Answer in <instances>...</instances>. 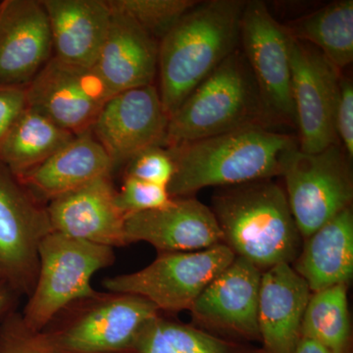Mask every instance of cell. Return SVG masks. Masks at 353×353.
<instances>
[{"label": "cell", "instance_id": "6da1fadb", "mask_svg": "<svg viewBox=\"0 0 353 353\" xmlns=\"http://www.w3.org/2000/svg\"><path fill=\"white\" fill-rule=\"evenodd\" d=\"M245 4L243 0L197 2L160 41L158 92L168 117L236 50Z\"/></svg>", "mask_w": 353, "mask_h": 353}, {"label": "cell", "instance_id": "7a4b0ae2", "mask_svg": "<svg viewBox=\"0 0 353 353\" xmlns=\"http://www.w3.org/2000/svg\"><path fill=\"white\" fill-rule=\"evenodd\" d=\"M299 146L290 134L261 124L167 148L175 163L168 192L192 196L208 187H229L281 175L285 155Z\"/></svg>", "mask_w": 353, "mask_h": 353}, {"label": "cell", "instance_id": "3957f363", "mask_svg": "<svg viewBox=\"0 0 353 353\" xmlns=\"http://www.w3.org/2000/svg\"><path fill=\"white\" fill-rule=\"evenodd\" d=\"M223 243L260 269L296 261L303 239L285 190L272 179L219 188L212 208Z\"/></svg>", "mask_w": 353, "mask_h": 353}, {"label": "cell", "instance_id": "277c9868", "mask_svg": "<svg viewBox=\"0 0 353 353\" xmlns=\"http://www.w3.org/2000/svg\"><path fill=\"white\" fill-rule=\"evenodd\" d=\"M159 313L143 297L95 290L65 306L34 334L54 353H119Z\"/></svg>", "mask_w": 353, "mask_h": 353}, {"label": "cell", "instance_id": "5b68a950", "mask_svg": "<svg viewBox=\"0 0 353 353\" xmlns=\"http://www.w3.org/2000/svg\"><path fill=\"white\" fill-rule=\"evenodd\" d=\"M263 105L245 57L234 51L169 117L164 148L262 124Z\"/></svg>", "mask_w": 353, "mask_h": 353}, {"label": "cell", "instance_id": "8992f818", "mask_svg": "<svg viewBox=\"0 0 353 353\" xmlns=\"http://www.w3.org/2000/svg\"><path fill=\"white\" fill-rule=\"evenodd\" d=\"M115 259L114 248L51 232L39 245L38 278L20 312L25 326L39 333L65 306L94 294V274Z\"/></svg>", "mask_w": 353, "mask_h": 353}, {"label": "cell", "instance_id": "52a82bcc", "mask_svg": "<svg viewBox=\"0 0 353 353\" xmlns=\"http://www.w3.org/2000/svg\"><path fill=\"white\" fill-rule=\"evenodd\" d=\"M352 160L340 143L306 153L299 146L281 167L285 196L303 240L345 209L352 208Z\"/></svg>", "mask_w": 353, "mask_h": 353}, {"label": "cell", "instance_id": "ba28073f", "mask_svg": "<svg viewBox=\"0 0 353 353\" xmlns=\"http://www.w3.org/2000/svg\"><path fill=\"white\" fill-rule=\"evenodd\" d=\"M236 257L224 243L190 252H160L152 264L134 273L108 277V292L143 297L165 314L189 310L199 294Z\"/></svg>", "mask_w": 353, "mask_h": 353}, {"label": "cell", "instance_id": "9c48e42d", "mask_svg": "<svg viewBox=\"0 0 353 353\" xmlns=\"http://www.w3.org/2000/svg\"><path fill=\"white\" fill-rule=\"evenodd\" d=\"M52 232L46 205L0 164V284L29 297L39 273V248Z\"/></svg>", "mask_w": 353, "mask_h": 353}, {"label": "cell", "instance_id": "30bf717a", "mask_svg": "<svg viewBox=\"0 0 353 353\" xmlns=\"http://www.w3.org/2000/svg\"><path fill=\"white\" fill-rule=\"evenodd\" d=\"M240 41L266 117L296 126L290 68L292 38L287 27L273 17L264 2L246 1Z\"/></svg>", "mask_w": 353, "mask_h": 353}, {"label": "cell", "instance_id": "8fae6325", "mask_svg": "<svg viewBox=\"0 0 353 353\" xmlns=\"http://www.w3.org/2000/svg\"><path fill=\"white\" fill-rule=\"evenodd\" d=\"M292 92L303 152H322L339 143L336 112L340 97V70L314 46L292 39Z\"/></svg>", "mask_w": 353, "mask_h": 353}, {"label": "cell", "instance_id": "7c38bea8", "mask_svg": "<svg viewBox=\"0 0 353 353\" xmlns=\"http://www.w3.org/2000/svg\"><path fill=\"white\" fill-rule=\"evenodd\" d=\"M25 90L29 108L75 136L92 129L113 97L94 67L66 63L55 57Z\"/></svg>", "mask_w": 353, "mask_h": 353}, {"label": "cell", "instance_id": "4fadbf2b", "mask_svg": "<svg viewBox=\"0 0 353 353\" xmlns=\"http://www.w3.org/2000/svg\"><path fill=\"white\" fill-rule=\"evenodd\" d=\"M262 272L236 256L199 294L190 309L192 325L240 343H260L259 305Z\"/></svg>", "mask_w": 353, "mask_h": 353}, {"label": "cell", "instance_id": "5bb4252c", "mask_svg": "<svg viewBox=\"0 0 353 353\" xmlns=\"http://www.w3.org/2000/svg\"><path fill=\"white\" fill-rule=\"evenodd\" d=\"M168 121L159 92L150 85L114 94L90 131L116 167L148 148H164Z\"/></svg>", "mask_w": 353, "mask_h": 353}, {"label": "cell", "instance_id": "9a60e30c", "mask_svg": "<svg viewBox=\"0 0 353 353\" xmlns=\"http://www.w3.org/2000/svg\"><path fill=\"white\" fill-rule=\"evenodd\" d=\"M128 245L145 241L160 252H190L223 243L210 208L192 196L175 197L163 208L132 213L125 220Z\"/></svg>", "mask_w": 353, "mask_h": 353}, {"label": "cell", "instance_id": "2e32d148", "mask_svg": "<svg viewBox=\"0 0 353 353\" xmlns=\"http://www.w3.org/2000/svg\"><path fill=\"white\" fill-rule=\"evenodd\" d=\"M52 50L41 1L0 2V85L26 87L50 61Z\"/></svg>", "mask_w": 353, "mask_h": 353}, {"label": "cell", "instance_id": "e0dca14e", "mask_svg": "<svg viewBox=\"0 0 353 353\" xmlns=\"http://www.w3.org/2000/svg\"><path fill=\"white\" fill-rule=\"evenodd\" d=\"M116 194L111 176H104L48 202L52 232L111 248L128 245Z\"/></svg>", "mask_w": 353, "mask_h": 353}, {"label": "cell", "instance_id": "ac0fdd59", "mask_svg": "<svg viewBox=\"0 0 353 353\" xmlns=\"http://www.w3.org/2000/svg\"><path fill=\"white\" fill-rule=\"evenodd\" d=\"M311 292L290 264L262 273L259 305L260 343L265 353H294Z\"/></svg>", "mask_w": 353, "mask_h": 353}, {"label": "cell", "instance_id": "d6986e66", "mask_svg": "<svg viewBox=\"0 0 353 353\" xmlns=\"http://www.w3.org/2000/svg\"><path fill=\"white\" fill-rule=\"evenodd\" d=\"M158 46L136 21L112 10L108 37L94 68L112 95L152 85L158 70Z\"/></svg>", "mask_w": 353, "mask_h": 353}, {"label": "cell", "instance_id": "ffe728a7", "mask_svg": "<svg viewBox=\"0 0 353 353\" xmlns=\"http://www.w3.org/2000/svg\"><path fill=\"white\" fill-rule=\"evenodd\" d=\"M103 146L88 130L43 163L17 178L34 199L50 202L104 176L115 169Z\"/></svg>", "mask_w": 353, "mask_h": 353}, {"label": "cell", "instance_id": "44dd1931", "mask_svg": "<svg viewBox=\"0 0 353 353\" xmlns=\"http://www.w3.org/2000/svg\"><path fill=\"white\" fill-rule=\"evenodd\" d=\"M50 20L55 57L94 67L105 41L112 10L103 0H43Z\"/></svg>", "mask_w": 353, "mask_h": 353}, {"label": "cell", "instance_id": "7402d4cb", "mask_svg": "<svg viewBox=\"0 0 353 353\" xmlns=\"http://www.w3.org/2000/svg\"><path fill=\"white\" fill-rule=\"evenodd\" d=\"M311 292L338 285H350L353 276V214L352 208L303 240L292 264Z\"/></svg>", "mask_w": 353, "mask_h": 353}, {"label": "cell", "instance_id": "603a6c76", "mask_svg": "<svg viewBox=\"0 0 353 353\" xmlns=\"http://www.w3.org/2000/svg\"><path fill=\"white\" fill-rule=\"evenodd\" d=\"M74 138L75 134L27 106L0 145V164L19 178L43 163Z\"/></svg>", "mask_w": 353, "mask_h": 353}, {"label": "cell", "instance_id": "cb8c5ba5", "mask_svg": "<svg viewBox=\"0 0 353 353\" xmlns=\"http://www.w3.org/2000/svg\"><path fill=\"white\" fill-rule=\"evenodd\" d=\"M119 353H265L253 343L220 338L160 312Z\"/></svg>", "mask_w": 353, "mask_h": 353}, {"label": "cell", "instance_id": "d4e9b609", "mask_svg": "<svg viewBox=\"0 0 353 353\" xmlns=\"http://www.w3.org/2000/svg\"><path fill=\"white\" fill-rule=\"evenodd\" d=\"M296 41L317 48L336 69L353 61V1L339 0L287 27Z\"/></svg>", "mask_w": 353, "mask_h": 353}, {"label": "cell", "instance_id": "484cf974", "mask_svg": "<svg viewBox=\"0 0 353 353\" xmlns=\"http://www.w3.org/2000/svg\"><path fill=\"white\" fill-rule=\"evenodd\" d=\"M348 288L334 285L311 294L301 325V338L316 341L330 353H352Z\"/></svg>", "mask_w": 353, "mask_h": 353}, {"label": "cell", "instance_id": "4316f807", "mask_svg": "<svg viewBox=\"0 0 353 353\" xmlns=\"http://www.w3.org/2000/svg\"><path fill=\"white\" fill-rule=\"evenodd\" d=\"M194 0H109L108 6L131 17L155 39H162L196 6Z\"/></svg>", "mask_w": 353, "mask_h": 353}, {"label": "cell", "instance_id": "83f0119b", "mask_svg": "<svg viewBox=\"0 0 353 353\" xmlns=\"http://www.w3.org/2000/svg\"><path fill=\"white\" fill-rule=\"evenodd\" d=\"M168 189L138 179L125 176L116 194V203L125 215L163 208L170 204Z\"/></svg>", "mask_w": 353, "mask_h": 353}, {"label": "cell", "instance_id": "f1b7e54d", "mask_svg": "<svg viewBox=\"0 0 353 353\" xmlns=\"http://www.w3.org/2000/svg\"><path fill=\"white\" fill-rule=\"evenodd\" d=\"M174 174L175 163L170 152L162 146H153L138 153L128 162L125 176L168 189Z\"/></svg>", "mask_w": 353, "mask_h": 353}, {"label": "cell", "instance_id": "f546056e", "mask_svg": "<svg viewBox=\"0 0 353 353\" xmlns=\"http://www.w3.org/2000/svg\"><path fill=\"white\" fill-rule=\"evenodd\" d=\"M0 353H54L44 347L14 310L0 320Z\"/></svg>", "mask_w": 353, "mask_h": 353}, {"label": "cell", "instance_id": "4dcf8cb0", "mask_svg": "<svg viewBox=\"0 0 353 353\" xmlns=\"http://www.w3.org/2000/svg\"><path fill=\"white\" fill-rule=\"evenodd\" d=\"M339 143L350 160L353 157V85L350 79L341 80L340 97L336 112Z\"/></svg>", "mask_w": 353, "mask_h": 353}, {"label": "cell", "instance_id": "1f68e13d", "mask_svg": "<svg viewBox=\"0 0 353 353\" xmlns=\"http://www.w3.org/2000/svg\"><path fill=\"white\" fill-rule=\"evenodd\" d=\"M27 106L25 87L0 85V145Z\"/></svg>", "mask_w": 353, "mask_h": 353}, {"label": "cell", "instance_id": "d6a6232c", "mask_svg": "<svg viewBox=\"0 0 353 353\" xmlns=\"http://www.w3.org/2000/svg\"><path fill=\"white\" fill-rule=\"evenodd\" d=\"M20 299L21 297L18 296L13 290L6 285L0 284V320L8 313L17 310Z\"/></svg>", "mask_w": 353, "mask_h": 353}, {"label": "cell", "instance_id": "836d02e7", "mask_svg": "<svg viewBox=\"0 0 353 353\" xmlns=\"http://www.w3.org/2000/svg\"><path fill=\"white\" fill-rule=\"evenodd\" d=\"M294 353H330L319 343L307 338H301Z\"/></svg>", "mask_w": 353, "mask_h": 353}]
</instances>
